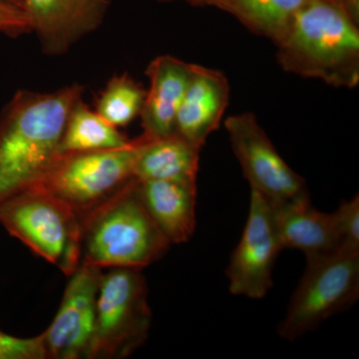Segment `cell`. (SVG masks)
<instances>
[{
  "label": "cell",
  "instance_id": "cell-18",
  "mask_svg": "<svg viewBox=\"0 0 359 359\" xmlns=\"http://www.w3.org/2000/svg\"><path fill=\"white\" fill-rule=\"evenodd\" d=\"M131 142L81 98L68 116L59 154L124 148Z\"/></svg>",
  "mask_w": 359,
  "mask_h": 359
},
{
  "label": "cell",
  "instance_id": "cell-14",
  "mask_svg": "<svg viewBox=\"0 0 359 359\" xmlns=\"http://www.w3.org/2000/svg\"><path fill=\"white\" fill-rule=\"evenodd\" d=\"M278 236L283 249L301 250L306 259L330 254L341 243L334 212H323L304 197L273 204Z\"/></svg>",
  "mask_w": 359,
  "mask_h": 359
},
{
  "label": "cell",
  "instance_id": "cell-17",
  "mask_svg": "<svg viewBox=\"0 0 359 359\" xmlns=\"http://www.w3.org/2000/svg\"><path fill=\"white\" fill-rule=\"evenodd\" d=\"M309 0H204L231 14L250 30L276 44L289 30L295 14Z\"/></svg>",
  "mask_w": 359,
  "mask_h": 359
},
{
  "label": "cell",
  "instance_id": "cell-3",
  "mask_svg": "<svg viewBox=\"0 0 359 359\" xmlns=\"http://www.w3.org/2000/svg\"><path fill=\"white\" fill-rule=\"evenodd\" d=\"M170 244L143 205L136 179L81 222V263L142 269Z\"/></svg>",
  "mask_w": 359,
  "mask_h": 359
},
{
  "label": "cell",
  "instance_id": "cell-9",
  "mask_svg": "<svg viewBox=\"0 0 359 359\" xmlns=\"http://www.w3.org/2000/svg\"><path fill=\"white\" fill-rule=\"evenodd\" d=\"M283 250L273 203L250 190L247 223L226 271L231 294L252 299L266 297L273 287V266Z\"/></svg>",
  "mask_w": 359,
  "mask_h": 359
},
{
  "label": "cell",
  "instance_id": "cell-4",
  "mask_svg": "<svg viewBox=\"0 0 359 359\" xmlns=\"http://www.w3.org/2000/svg\"><path fill=\"white\" fill-rule=\"evenodd\" d=\"M0 224L66 276L81 263L79 219L39 183L0 202Z\"/></svg>",
  "mask_w": 359,
  "mask_h": 359
},
{
  "label": "cell",
  "instance_id": "cell-2",
  "mask_svg": "<svg viewBox=\"0 0 359 359\" xmlns=\"http://www.w3.org/2000/svg\"><path fill=\"white\" fill-rule=\"evenodd\" d=\"M276 46L287 72L337 88L359 84V25L330 0H309Z\"/></svg>",
  "mask_w": 359,
  "mask_h": 359
},
{
  "label": "cell",
  "instance_id": "cell-16",
  "mask_svg": "<svg viewBox=\"0 0 359 359\" xmlns=\"http://www.w3.org/2000/svg\"><path fill=\"white\" fill-rule=\"evenodd\" d=\"M200 151L176 132L155 139L141 135L135 160V179L197 183Z\"/></svg>",
  "mask_w": 359,
  "mask_h": 359
},
{
  "label": "cell",
  "instance_id": "cell-22",
  "mask_svg": "<svg viewBox=\"0 0 359 359\" xmlns=\"http://www.w3.org/2000/svg\"><path fill=\"white\" fill-rule=\"evenodd\" d=\"M0 32L6 33L9 36H18L32 32L25 11L0 4Z\"/></svg>",
  "mask_w": 359,
  "mask_h": 359
},
{
  "label": "cell",
  "instance_id": "cell-7",
  "mask_svg": "<svg viewBox=\"0 0 359 359\" xmlns=\"http://www.w3.org/2000/svg\"><path fill=\"white\" fill-rule=\"evenodd\" d=\"M151 320L147 283L141 269H110L101 276L87 359L128 358L147 339Z\"/></svg>",
  "mask_w": 359,
  "mask_h": 359
},
{
  "label": "cell",
  "instance_id": "cell-23",
  "mask_svg": "<svg viewBox=\"0 0 359 359\" xmlns=\"http://www.w3.org/2000/svg\"><path fill=\"white\" fill-rule=\"evenodd\" d=\"M359 25V0H330Z\"/></svg>",
  "mask_w": 359,
  "mask_h": 359
},
{
  "label": "cell",
  "instance_id": "cell-1",
  "mask_svg": "<svg viewBox=\"0 0 359 359\" xmlns=\"http://www.w3.org/2000/svg\"><path fill=\"white\" fill-rule=\"evenodd\" d=\"M84 87L20 90L0 116V202L41 181L59 155L73 106Z\"/></svg>",
  "mask_w": 359,
  "mask_h": 359
},
{
  "label": "cell",
  "instance_id": "cell-10",
  "mask_svg": "<svg viewBox=\"0 0 359 359\" xmlns=\"http://www.w3.org/2000/svg\"><path fill=\"white\" fill-rule=\"evenodd\" d=\"M102 269L80 263L71 273L62 302L42 334L47 359L88 358Z\"/></svg>",
  "mask_w": 359,
  "mask_h": 359
},
{
  "label": "cell",
  "instance_id": "cell-24",
  "mask_svg": "<svg viewBox=\"0 0 359 359\" xmlns=\"http://www.w3.org/2000/svg\"><path fill=\"white\" fill-rule=\"evenodd\" d=\"M0 4H7L20 8L23 11V6H25V0H0Z\"/></svg>",
  "mask_w": 359,
  "mask_h": 359
},
{
  "label": "cell",
  "instance_id": "cell-19",
  "mask_svg": "<svg viewBox=\"0 0 359 359\" xmlns=\"http://www.w3.org/2000/svg\"><path fill=\"white\" fill-rule=\"evenodd\" d=\"M147 90L127 73L114 75L96 99L95 110L116 128L127 126L140 116Z\"/></svg>",
  "mask_w": 359,
  "mask_h": 359
},
{
  "label": "cell",
  "instance_id": "cell-5",
  "mask_svg": "<svg viewBox=\"0 0 359 359\" xmlns=\"http://www.w3.org/2000/svg\"><path fill=\"white\" fill-rule=\"evenodd\" d=\"M359 297V252L339 249L306 259L278 332L294 341L323 321L353 308Z\"/></svg>",
  "mask_w": 359,
  "mask_h": 359
},
{
  "label": "cell",
  "instance_id": "cell-20",
  "mask_svg": "<svg viewBox=\"0 0 359 359\" xmlns=\"http://www.w3.org/2000/svg\"><path fill=\"white\" fill-rule=\"evenodd\" d=\"M339 229L340 249L359 252V197L342 201L334 212Z\"/></svg>",
  "mask_w": 359,
  "mask_h": 359
},
{
  "label": "cell",
  "instance_id": "cell-21",
  "mask_svg": "<svg viewBox=\"0 0 359 359\" xmlns=\"http://www.w3.org/2000/svg\"><path fill=\"white\" fill-rule=\"evenodd\" d=\"M0 359H47L43 335L23 339L0 330Z\"/></svg>",
  "mask_w": 359,
  "mask_h": 359
},
{
  "label": "cell",
  "instance_id": "cell-13",
  "mask_svg": "<svg viewBox=\"0 0 359 359\" xmlns=\"http://www.w3.org/2000/svg\"><path fill=\"white\" fill-rule=\"evenodd\" d=\"M194 66L171 55L158 56L149 63L146 75L150 86L140 114L142 136L155 139L175 133L177 114Z\"/></svg>",
  "mask_w": 359,
  "mask_h": 359
},
{
  "label": "cell",
  "instance_id": "cell-25",
  "mask_svg": "<svg viewBox=\"0 0 359 359\" xmlns=\"http://www.w3.org/2000/svg\"><path fill=\"white\" fill-rule=\"evenodd\" d=\"M161 2H174V1H183L186 4H192V6H202L203 1L204 0H158Z\"/></svg>",
  "mask_w": 359,
  "mask_h": 359
},
{
  "label": "cell",
  "instance_id": "cell-12",
  "mask_svg": "<svg viewBox=\"0 0 359 359\" xmlns=\"http://www.w3.org/2000/svg\"><path fill=\"white\" fill-rule=\"evenodd\" d=\"M230 100V84L221 71L195 65L180 106L175 132L202 149L221 124Z\"/></svg>",
  "mask_w": 359,
  "mask_h": 359
},
{
  "label": "cell",
  "instance_id": "cell-8",
  "mask_svg": "<svg viewBox=\"0 0 359 359\" xmlns=\"http://www.w3.org/2000/svg\"><path fill=\"white\" fill-rule=\"evenodd\" d=\"M224 128L250 190L275 205L309 197L306 180L278 154L254 113L231 116Z\"/></svg>",
  "mask_w": 359,
  "mask_h": 359
},
{
  "label": "cell",
  "instance_id": "cell-6",
  "mask_svg": "<svg viewBox=\"0 0 359 359\" xmlns=\"http://www.w3.org/2000/svg\"><path fill=\"white\" fill-rule=\"evenodd\" d=\"M137 151L138 138L124 148L59 154L39 184L81 223L135 179Z\"/></svg>",
  "mask_w": 359,
  "mask_h": 359
},
{
  "label": "cell",
  "instance_id": "cell-11",
  "mask_svg": "<svg viewBox=\"0 0 359 359\" xmlns=\"http://www.w3.org/2000/svg\"><path fill=\"white\" fill-rule=\"evenodd\" d=\"M112 0H25L30 30L47 55H65L103 25Z\"/></svg>",
  "mask_w": 359,
  "mask_h": 359
},
{
  "label": "cell",
  "instance_id": "cell-15",
  "mask_svg": "<svg viewBox=\"0 0 359 359\" xmlns=\"http://www.w3.org/2000/svg\"><path fill=\"white\" fill-rule=\"evenodd\" d=\"M137 182L139 197L170 244H185L196 230L197 183L148 180Z\"/></svg>",
  "mask_w": 359,
  "mask_h": 359
}]
</instances>
